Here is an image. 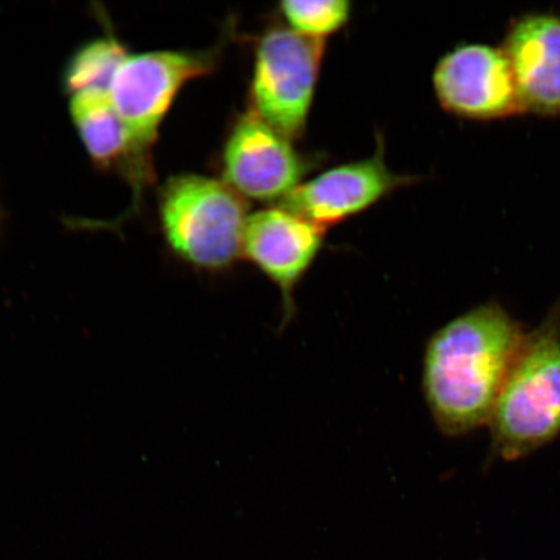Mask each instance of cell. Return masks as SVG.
<instances>
[{"instance_id":"8","label":"cell","mask_w":560,"mask_h":560,"mask_svg":"<svg viewBox=\"0 0 560 560\" xmlns=\"http://www.w3.org/2000/svg\"><path fill=\"white\" fill-rule=\"evenodd\" d=\"M325 244V230L283 207L248 217L242 258L256 266L280 293L278 332L298 315L296 291Z\"/></svg>"},{"instance_id":"12","label":"cell","mask_w":560,"mask_h":560,"mask_svg":"<svg viewBox=\"0 0 560 560\" xmlns=\"http://www.w3.org/2000/svg\"><path fill=\"white\" fill-rule=\"evenodd\" d=\"M128 58L126 48L115 38H97L77 51L66 69L65 83L73 95L81 91H107L115 74Z\"/></svg>"},{"instance_id":"6","label":"cell","mask_w":560,"mask_h":560,"mask_svg":"<svg viewBox=\"0 0 560 560\" xmlns=\"http://www.w3.org/2000/svg\"><path fill=\"white\" fill-rule=\"evenodd\" d=\"M436 101L445 114L468 121L524 115L513 70L501 46L459 44L432 73Z\"/></svg>"},{"instance_id":"13","label":"cell","mask_w":560,"mask_h":560,"mask_svg":"<svg viewBox=\"0 0 560 560\" xmlns=\"http://www.w3.org/2000/svg\"><path fill=\"white\" fill-rule=\"evenodd\" d=\"M279 12L293 32L324 40L346 26L352 3L347 0H287L279 4Z\"/></svg>"},{"instance_id":"11","label":"cell","mask_w":560,"mask_h":560,"mask_svg":"<svg viewBox=\"0 0 560 560\" xmlns=\"http://www.w3.org/2000/svg\"><path fill=\"white\" fill-rule=\"evenodd\" d=\"M70 110L83 144L96 164L114 166L129 163L130 177L138 186L151 178L149 156L132 143L107 91L89 90L74 94Z\"/></svg>"},{"instance_id":"4","label":"cell","mask_w":560,"mask_h":560,"mask_svg":"<svg viewBox=\"0 0 560 560\" xmlns=\"http://www.w3.org/2000/svg\"><path fill=\"white\" fill-rule=\"evenodd\" d=\"M325 50V40L290 27L266 30L255 46L249 110L290 140L303 137Z\"/></svg>"},{"instance_id":"7","label":"cell","mask_w":560,"mask_h":560,"mask_svg":"<svg viewBox=\"0 0 560 560\" xmlns=\"http://www.w3.org/2000/svg\"><path fill=\"white\" fill-rule=\"evenodd\" d=\"M220 165L222 180L243 199L280 205L301 185L313 161L248 109L231 126Z\"/></svg>"},{"instance_id":"1","label":"cell","mask_w":560,"mask_h":560,"mask_svg":"<svg viewBox=\"0 0 560 560\" xmlns=\"http://www.w3.org/2000/svg\"><path fill=\"white\" fill-rule=\"evenodd\" d=\"M525 332L497 301L447 322L424 349L422 387L433 422L445 436L488 425Z\"/></svg>"},{"instance_id":"2","label":"cell","mask_w":560,"mask_h":560,"mask_svg":"<svg viewBox=\"0 0 560 560\" xmlns=\"http://www.w3.org/2000/svg\"><path fill=\"white\" fill-rule=\"evenodd\" d=\"M488 425L494 454L506 462L560 435V303L524 335Z\"/></svg>"},{"instance_id":"3","label":"cell","mask_w":560,"mask_h":560,"mask_svg":"<svg viewBox=\"0 0 560 560\" xmlns=\"http://www.w3.org/2000/svg\"><path fill=\"white\" fill-rule=\"evenodd\" d=\"M159 213L167 245L192 269L221 275L242 257L248 208L222 179L174 175L161 188Z\"/></svg>"},{"instance_id":"5","label":"cell","mask_w":560,"mask_h":560,"mask_svg":"<svg viewBox=\"0 0 560 560\" xmlns=\"http://www.w3.org/2000/svg\"><path fill=\"white\" fill-rule=\"evenodd\" d=\"M223 44L205 51L128 55L110 83L112 104L139 152L149 156L159 128L182 88L214 72Z\"/></svg>"},{"instance_id":"9","label":"cell","mask_w":560,"mask_h":560,"mask_svg":"<svg viewBox=\"0 0 560 560\" xmlns=\"http://www.w3.org/2000/svg\"><path fill=\"white\" fill-rule=\"evenodd\" d=\"M417 175L397 174L385 163V143L377 137L373 156L328 170L295 188L282 207L326 230L365 212L398 188L417 184Z\"/></svg>"},{"instance_id":"10","label":"cell","mask_w":560,"mask_h":560,"mask_svg":"<svg viewBox=\"0 0 560 560\" xmlns=\"http://www.w3.org/2000/svg\"><path fill=\"white\" fill-rule=\"evenodd\" d=\"M501 48L513 70L524 115L560 116V13L510 20Z\"/></svg>"}]
</instances>
